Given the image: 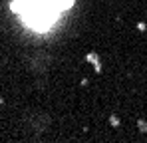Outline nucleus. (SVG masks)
<instances>
[{
    "label": "nucleus",
    "mask_w": 147,
    "mask_h": 143,
    "mask_svg": "<svg viewBox=\"0 0 147 143\" xmlns=\"http://www.w3.org/2000/svg\"><path fill=\"white\" fill-rule=\"evenodd\" d=\"M72 2L74 0H14V10L34 30H48Z\"/></svg>",
    "instance_id": "f257e3e1"
}]
</instances>
